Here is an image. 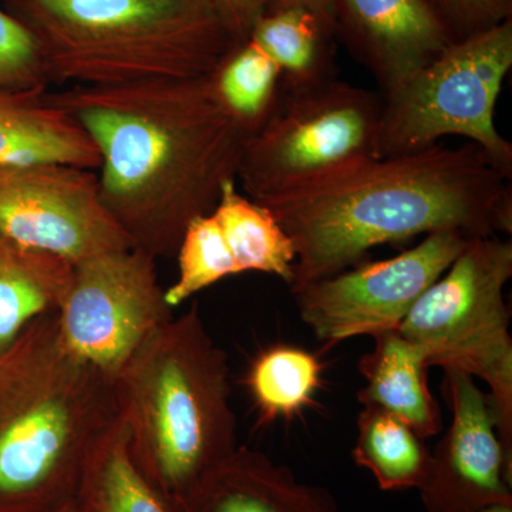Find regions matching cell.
Segmentation results:
<instances>
[{"label": "cell", "mask_w": 512, "mask_h": 512, "mask_svg": "<svg viewBox=\"0 0 512 512\" xmlns=\"http://www.w3.org/2000/svg\"><path fill=\"white\" fill-rule=\"evenodd\" d=\"M99 150L100 197L131 247L174 258L188 225L238 181L247 130L210 76L47 90Z\"/></svg>", "instance_id": "1"}, {"label": "cell", "mask_w": 512, "mask_h": 512, "mask_svg": "<svg viewBox=\"0 0 512 512\" xmlns=\"http://www.w3.org/2000/svg\"><path fill=\"white\" fill-rule=\"evenodd\" d=\"M512 178L473 143L362 161L256 202L295 245L291 293L359 265L370 249L440 231L512 232Z\"/></svg>", "instance_id": "2"}, {"label": "cell", "mask_w": 512, "mask_h": 512, "mask_svg": "<svg viewBox=\"0 0 512 512\" xmlns=\"http://www.w3.org/2000/svg\"><path fill=\"white\" fill-rule=\"evenodd\" d=\"M120 423L113 377L67 348L57 312L33 319L0 352V512L76 503Z\"/></svg>", "instance_id": "3"}, {"label": "cell", "mask_w": 512, "mask_h": 512, "mask_svg": "<svg viewBox=\"0 0 512 512\" xmlns=\"http://www.w3.org/2000/svg\"><path fill=\"white\" fill-rule=\"evenodd\" d=\"M131 461L167 504L238 450L227 353L194 303L113 377Z\"/></svg>", "instance_id": "4"}, {"label": "cell", "mask_w": 512, "mask_h": 512, "mask_svg": "<svg viewBox=\"0 0 512 512\" xmlns=\"http://www.w3.org/2000/svg\"><path fill=\"white\" fill-rule=\"evenodd\" d=\"M3 9L36 40L49 87L200 79L242 45L218 0H3Z\"/></svg>", "instance_id": "5"}, {"label": "cell", "mask_w": 512, "mask_h": 512, "mask_svg": "<svg viewBox=\"0 0 512 512\" xmlns=\"http://www.w3.org/2000/svg\"><path fill=\"white\" fill-rule=\"evenodd\" d=\"M512 276V241L470 239L450 268L420 296L399 326L430 366L483 380L512 461V339L504 289Z\"/></svg>", "instance_id": "6"}, {"label": "cell", "mask_w": 512, "mask_h": 512, "mask_svg": "<svg viewBox=\"0 0 512 512\" xmlns=\"http://www.w3.org/2000/svg\"><path fill=\"white\" fill-rule=\"evenodd\" d=\"M512 67V19L454 42L409 82L383 96L376 157L414 153L444 137L476 144L512 178V144L495 107Z\"/></svg>", "instance_id": "7"}, {"label": "cell", "mask_w": 512, "mask_h": 512, "mask_svg": "<svg viewBox=\"0 0 512 512\" xmlns=\"http://www.w3.org/2000/svg\"><path fill=\"white\" fill-rule=\"evenodd\" d=\"M383 96L330 77L281 84L262 126L245 141L238 180L254 201L303 187L376 157Z\"/></svg>", "instance_id": "8"}, {"label": "cell", "mask_w": 512, "mask_h": 512, "mask_svg": "<svg viewBox=\"0 0 512 512\" xmlns=\"http://www.w3.org/2000/svg\"><path fill=\"white\" fill-rule=\"evenodd\" d=\"M156 261L146 251L127 248L73 265L57 322L74 355L114 377L174 318L158 282Z\"/></svg>", "instance_id": "9"}, {"label": "cell", "mask_w": 512, "mask_h": 512, "mask_svg": "<svg viewBox=\"0 0 512 512\" xmlns=\"http://www.w3.org/2000/svg\"><path fill=\"white\" fill-rule=\"evenodd\" d=\"M468 242L457 231L434 232L393 258L355 265L303 286L292 292L302 322L329 346L399 329Z\"/></svg>", "instance_id": "10"}, {"label": "cell", "mask_w": 512, "mask_h": 512, "mask_svg": "<svg viewBox=\"0 0 512 512\" xmlns=\"http://www.w3.org/2000/svg\"><path fill=\"white\" fill-rule=\"evenodd\" d=\"M0 232L73 265L133 248L101 201L96 171L69 164L0 167Z\"/></svg>", "instance_id": "11"}, {"label": "cell", "mask_w": 512, "mask_h": 512, "mask_svg": "<svg viewBox=\"0 0 512 512\" xmlns=\"http://www.w3.org/2000/svg\"><path fill=\"white\" fill-rule=\"evenodd\" d=\"M451 424L431 451L420 495L426 512H478L512 507V461L505 454L490 394L458 370H444Z\"/></svg>", "instance_id": "12"}, {"label": "cell", "mask_w": 512, "mask_h": 512, "mask_svg": "<svg viewBox=\"0 0 512 512\" xmlns=\"http://www.w3.org/2000/svg\"><path fill=\"white\" fill-rule=\"evenodd\" d=\"M333 33L375 77L382 96L453 45L426 0H332Z\"/></svg>", "instance_id": "13"}, {"label": "cell", "mask_w": 512, "mask_h": 512, "mask_svg": "<svg viewBox=\"0 0 512 512\" xmlns=\"http://www.w3.org/2000/svg\"><path fill=\"white\" fill-rule=\"evenodd\" d=\"M170 512H343L335 495L302 483L292 468L239 446L221 466L168 504Z\"/></svg>", "instance_id": "14"}, {"label": "cell", "mask_w": 512, "mask_h": 512, "mask_svg": "<svg viewBox=\"0 0 512 512\" xmlns=\"http://www.w3.org/2000/svg\"><path fill=\"white\" fill-rule=\"evenodd\" d=\"M47 90H0V167L59 163L99 170V150L69 114L50 103Z\"/></svg>", "instance_id": "15"}, {"label": "cell", "mask_w": 512, "mask_h": 512, "mask_svg": "<svg viewBox=\"0 0 512 512\" xmlns=\"http://www.w3.org/2000/svg\"><path fill=\"white\" fill-rule=\"evenodd\" d=\"M373 339L375 348L359 360L366 386L357 393V400L402 420L420 439L437 436L443 423L427 382L429 363L423 350L397 329Z\"/></svg>", "instance_id": "16"}, {"label": "cell", "mask_w": 512, "mask_h": 512, "mask_svg": "<svg viewBox=\"0 0 512 512\" xmlns=\"http://www.w3.org/2000/svg\"><path fill=\"white\" fill-rule=\"evenodd\" d=\"M72 276L66 259L0 232V352L33 319L59 311Z\"/></svg>", "instance_id": "17"}, {"label": "cell", "mask_w": 512, "mask_h": 512, "mask_svg": "<svg viewBox=\"0 0 512 512\" xmlns=\"http://www.w3.org/2000/svg\"><path fill=\"white\" fill-rule=\"evenodd\" d=\"M212 212L220 222L239 274L261 272L292 285L295 245L268 208L242 194L237 181H228Z\"/></svg>", "instance_id": "18"}, {"label": "cell", "mask_w": 512, "mask_h": 512, "mask_svg": "<svg viewBox=\"0 0 512 512\" xmlns=\"http://www.w3.org/2000/svg\"><path fill=\"white\" fill-rule=\"evenodd\" d=\"M353 461L365 468L383 491L421 490L429 478L431 451L402 420L377 407L357 416Z\"/></svg>", "instance_id": "19"}, {"label": "cell", "mask_w": 512, "mask_h": 512, "mask_svg": "<svg viewBox=\"0 0 512 512\" xmlns=\"http://www.w3.org/2000/svg\"><path fill=\"white\" fill-rule=\"evenodd\" d=\"M332 33L309 10L284 9L266 13L249 40L278 64L284 86H308L335 77L328 47Z\"/></svg>", "instance_id": "20"}, {"label": "cell", "mask_w": 512, "mask_h": 512, "mask_svg": "<svg viewBox=\"0 0 512 512\" xmlns=\"http://www.w3.org/2000/svg\"><path fill=\"white\" fill-rule=\"evenodd\" d=\"M76 503L84 512H170L131 461L123 421L94 454Z\"/></svg>", "instance_id": "21"}, {"label": "cell", "mask_w": 512, "mask_h": 512, "mask_svg": "<svg viewBox=\"0 0 512 512\" xmlns=\"http://www.w3.org/2000/svg\"><path fill=\"white\" fill-rule=\"evenodd\" d=\"M210 79L224 109L252 134L275 107L282 72L271 57L247 40L222 60Z\"/></svg>", "instance_id": "22"}, {"label": "cell", "mask_w": 512, "mask_h": 512, "mask_svg": "<svg viewBox=\"0 0 512 512\" xmlns=\"http://www.w3.org/2000/svg\"><path fill=\"white\" fill-rule=\"evenodd\" d=\"M322 365L306 350L276 346L258 356L248 376L262 419L291 417L315 396Z\"/></svg>", "instance_id": "23"}, {"label": "cell", "mask_w": 512, "mask_h": 512, "mask_svg": "<svg viewBox=\"0 0 512 512\" xmlns=\"http://www.w3.org/2000/svg\"><path fill=\"white\" fill-rule=\"evenodd\" d=\"M175 258L177 281L165 289V301L173 309L202 289L239 274L214 212L201 215L188 225Z\"/></svg>", "instance_id": "24"}, {"label": "cell", "mask_w": 512, "mask_h": 512, "mask_svg": "<svg viewBox=\"0 0 512 512\" xmlns=\"http://www.w3.org/2000/svg\"><path fill=\"white\" fill-rule=\"evenodd\" d=\"M46 87L39 47L28 29L0 8V90Z\"/></svg>", "instance_id": "25"}, {"label": "cell", "mask_w": 512, "mask_h": 512, "mask_svg": "<svg viewBox=\"0 0 512 512\" xmlns=\"http://www.w3.org/2000/svg\"><path fill=\"white\" fill-rule=\"evenodd\" d=\"M453 42L512 19V0H426Z\"/></svg>", "instance_id": "26"}, {"label": "cell", "mask_w": 512, "mask_h": 512, "mask_svg": "<svg viewBox=\"0 0 512 512\" xmlns=\"http://www.w3.org/2000/svg\"><path fill=\"white\" fill-rule=\"evenodd\" d=\"M235 36L242 43L251 37L256 23L268 12L269 0H218Z\"/></svg>", "instance_id": "27"}, {"label": "cell", "mask_w": 512, "mask_h": 512, "mask_svg": "<svg viewBox=\"0 0 512 512\" xmlns=\"http://www.w3.org/2000/svg\"><path fill=\"white\" fill-rule=\"evenodd\" d=\"M284 9H305L315 13L320 20L333 29L332 0H269L268 12Z\"/></svg>", "instance_id": "28"}, {"label": "cell", "mask_w": 512, "mask_h": 512, "mask_svg": "<svg viewBox=\"0 0 512 512\" xmlns=\"http://www.w3.org/2000/svg\"><path fill=\"white\" fill-rule=\"evenodd\" d=\"M478 512H512V507L510 505H494V507H488Z\"/></svg>", "instance_id": "29"}, {"label": "cell", "mask_w": 512, "mask_h": 512, "mask_svg": "<svg viewBox=\"0 0 512 512\" xmlns=\"http://www.w3.org/2000/svg\"><path fill=\"white\" fill-rule=\"evenodd\" d=\"M52 512H84L82 508L79 507V504L72 503L69 505H64V507L59 508V510H55Z\"/></svg>", "instance_id": "30"}]
</instances>
